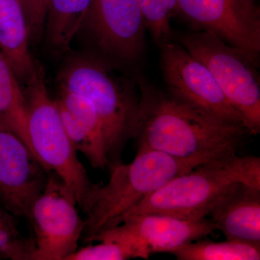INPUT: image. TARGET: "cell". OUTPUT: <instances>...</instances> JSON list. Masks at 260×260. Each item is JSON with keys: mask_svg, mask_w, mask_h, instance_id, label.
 Masks as SVG:
<instances>
[{"mask_svg": "<svg viewBox=\"0 0 260 260\" xmlns=\"http://www.w3.org/2000/svg\"><path fill=\"white\" fill-rule=\"evenodd\" d=\"M208 215L226 240L260 244V187L233 183Z\"/></svg>", "mask_w": 260, "mask_h": 260, "instance_id": "cell-14", "label": "cell"}, {"mask_svg": "<svg viewBox=\"0 0 260 260\" xmlns=\"http://www.w3.org/2000/svg\"><path fill=\"white\" fill-rule=\"evenodd\" d=\"M29 41L23 3L20 0H0V52L20 83L28 80L37 62L29 51Z\"/></svg>", "mask_w": 260, "mask_h": 260, "instance_id": "cell-15", "label": "cell"}, {"mask_svg": "<svg viewBox=\"0 0 260 260\" xmlns=\"http://www.w3.org/2000/svg\"><path fill=\"white\" fill-rule=\"evenodd\" d=\"M242 182L260 187V158L238 156L203 162L185 174L173 178L149 194L121 218L158 214L198 220L210 210L231 184Z\"/></svg>", "mask_w": 260, "mask_h": 260, "instance_id": "cell-3", "label": "cell"}, {"mask_svg": "<svg viewBox=\"0 0 260 260\" xmlns=\"http://www.w3.org/2000/svg\"><path fill=\"white\" fill-rule=\"evenodd\" d=\"M49 172L23 140L0 121V195L2 204L28 219Z\"/></svg>", "mask_w": 260, "mask_h": 260, "instance_id": "cell-11", "label": "cell"}, {"mask_svg": "<svg viewBox=\"0 0 260 260\" xmlns=\"http://www.w3.org/2000/svg\"><path fill=\"white\" fill-rule=\"evenodd\" d=\"M172 254L178 260H259L260 244L238 240L215 242L198 239Z\"/></svg>", "mask_w": 260, "mask_h": 260, "instance_id": "cell-18", "label": "cell"}, {"mask_svg": "<svg viewBox=\"0 0 260 260\" xmlns=\"http://www.w3.org/2000/svg\"><path fill=\"white\" fill-rule=\"evenodd\" d=\"M145 27L159 46L173 40L171 20L179 13L178 0H138Z\"/></svg>", "mask_w": 260, "mask_h": 260, "instance_id": "cell-20", "label": "cell"}, {"mask_svg": "<svg viewBox=\"0 0 260 260\" xmlns=\"http://www.w3.org/2000/svg\"><path fill=\"white\" fill-rule=\"evenodd\" d=\"M27 103V128L32 153L75 195L83 210L94 184L80 162L63 125L55 102L48 91L42 65L35 68L23 88Z\"/></svg>", "mask_w": 260, "mask_h": 260, "instance_id": "cell-5", "label": "cell"}, {"mask_svg": "<svg viewBox=\"0 0 260 260\" xmlns=\"http://www.w3.org/2000/svg\"><path fill=\"white\" fill-rule=\"evenodd\" d=\"M20 1H21V3H23V8H24V6H25V1H26V0H20Z\"/></svg>", "mask_w": 260, "mask_h": 260, "instance_id": "cell-23", "label": "cell"}, {"mask_svg": "<svg viewBox=\"0 0 260 260\" xmlns=\"http://www.w3.org/2000/svg\"><path fill=\"white\" fill-rule=\"evenodd\" d=\"M58 88L81 95L102 121L109 167L121 164V154L135 138L141 100V80L121 73L107 61L87 54L70 56L57 75Z\"/></svg>", "mask_w": 260, "mask_h": 260, "instance_id": "cell-2", "label": "cell"}, {"mask_svg": "<svg viewBox=\"0 0 260 260\" xmlns=\"http://www.w3.org/2000/svg\"><path fill=\"white\" fill-rule=\"evenodd\" d=\"M50 0H26L24 10L28 23L29 37L37 42L44 35L46 18Z\"/></svg>", "mask_w": 260, "mask_h": 260, "instance_id": "cell-22", "label": "cell"}, {"mask_svg": "<svg viewBox=\"0 0 260 260\" xmlns=\"http://www.w3.org/2000/svg\"><path fill=\"white\" fill-rule=\"evenodd\" d=\"M179 13L216 34L259 64L260 12L256 0H178Z\"/></svg>", "mask_w": 260, "mask_h": 260, "instance_id": "cell-9", "label": "cell"}, {"mask_svg": "<svg viewBox=\"0 0 260 260\" xmlns=\"http://www.w3.org/2000/svg\"><path fill=\"white\" fill-rule=\"evenodd\" d=\"M160 48V67L169 93L219 118L244 125L242 117L203 62L175 41L165 43Z\"/></svg>", "mask_w": 260, "mask_h": 260, "instance_id": "cell-10", "label": "cell"}, {"mask_svg": "<svg viewBox=\"0 0 260 260\" xmlns=\"http://www.w3.org/2000/svg\"><path fill=\"white\" fill-rule=\"evenodd\" d=\"M194 167L167 154L142 149L131 162L110 167L107 184H94L84 205L85 242H93L103 232L119 225L121 218L141 200Z\"/></svg>", "mask_w": 260, "mask_h": 260, "instance_id": "cell-4", "label": "cell"}, {"mask_svg": "<svg viewBox=\"0 0 260 260\" xmlns=\"http://www.w3.org/2000/svg\"><path fill=\"white\" fill-rule=\"evenodd\" d=\"M83 25L109 55L131 61L144 50L146 27L138 0H93Z\"/></svg>", "mask_w": 260, "mask_h": 260, "instance_id": "cell-12", "label": "cell"}, {"mask_svg": "<svg viewBox=\"0 0 260 260\" xmlns=\"http://www.w3.org/2000/svg\"><path fill=\"white\" fill-rule=\"evenodd\" d=\"M93 0H50L44 35L48 45L59 53L70 51L76 34L83 28Z\"/></svg>", "mask_w": 260, "mask_h": 260, "instance_id": "cell-16", "label": "cell"}, {"mask_svg": "<svg viewBox=\"0 0 260 260\" xmlns=\"http://www.w3.org/2000/svg\"><path fill=\"white\" fill-rule=\"evenodd\" d=\"M16 217L0 203V259L32 260L34 238L22 234Z\"/></svg>", "mask_w": 260, "mask_h": 260, "instance_id": "cell-19", "label": "cell"}, {"mask_svg": "<svg viewBox=\"0 0 260 260\" xmlns=\"http://www.w3.org/2000/svg\"><path fill=\"white\" fill-rule=\"evenodd\" d=\"M63 125L75 150L83 154L94 169L109 167L102 123L85 98L58 88L55 99Z\"/></svg>", "mask_w": 260, "mask_h": 260, "instance_id": "cell-13", "label": "cell"}, {"mask_svg": "<svg viewBox=\"0 0 260 260\" xmlns=\"http://www.w3.org/2000/svg\"><path fill=\"white\" fill-rule=\"evenodd\" d=\"M211 219L207 217L187 220L158 215H132L116 226L104 231L93 242L109 241L120 244L131 258L148 259L154 253L170 252L215 232Z\"/></svg>", "mask_w": 260, "mask_h": 260, "instance_id": "cell-8", "label": "cell"}, {"mask_svg": "<svg viewBox=\"0 0 260 260\" xmlns=\"http://www.w3.org/2000/svg\"><path fill=\"white\" fill-rule=\"evenodd\" d=\"M131 259L129 252L120 244L109 241H99L77 249L66 260H125Z\"/></svg>", "mask_w": 260, "mask_h": 260, "instance_id": "cell-21", "label": "cell"}, {"mask_svg": "<svg viewBox=\"0 0 260 260\" xmlns=\"http://www.w3.org/2000/svg\"><path fill=\"white\" fill-rule=\"evenodd\" d=\"M0 121L18 135L32 151L27 128V103L23 88L20 86L11 65L1 52Z\"/></svg>", "mask_w": 260, "mask_h": 260, "instance_id": "cell-17", "label": "cell"}, {"mask_svg": "<svg viewBox=\"0 0 260 260\" xmlns=\"http://www.w3.org/2000/svg\"><path fill=\"white\" fill-rule=\"evenodd\" d=\"M173 40L203 62L249 135L260 133V84L257 65L244 51L208 30L173 34Z\"/></svg>", "mask_w": 260, "mask_h": 260, "instance_id": "cell-6", "label": "cell"}, {"mask_svg": "<svg viewBox=\"0 0 260 260\" xmlns=\"http://www.w3.org/2000/svg\"><path fill=\"white\" fill-rule=\"evenodd\" d=\"M0 203H2V200H1V195H0Z\"/></svg>", "mask_w": 260, "mask_h": 260, "instance_id": "cell-24", "label": "cell"}, {"mask_svg": "<svg viewBox=\"0 0 260 260\" xmlns=\"http://www.w3.org/2000/svg\"><path fill=\"white\" fill-rule=\"evenodd\" d=\"M75 195L54 173L32 203L28 220L34 231L32 260H66L78 249L85 220Z\"/></svg>", "mask_w": 260, "mask_h": 260, "instance_id": "cell-7", "label": "cell"}, {"mask_svg": "<svg viewBox=\"0 0 260 260\" xmlns=\"http://www.w3.org/2000/svg\"><path fill=\"white\" fill-rule=\"evenodd\" d=\"M138 149L197 166L237 155L249 131L141 80Z\"/></svg>", "mask_w": 260, "mask_h": 260, "instance_id": "cell-1", "label": "cell"}]
</instances>
